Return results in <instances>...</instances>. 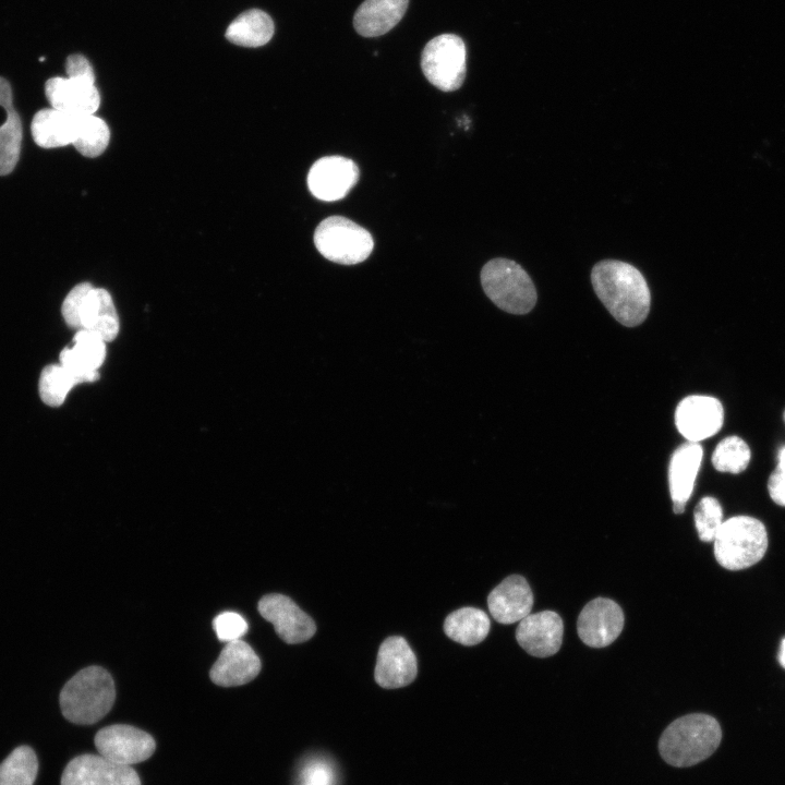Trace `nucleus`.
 <instances>
[{
  "label": "nucleus",
  "instance_id": "nucleus-1",
  "mask_svg": "<svg viewBox=\"0 0 785 785\" xmlns=\"http://www.w3.org/2000/svg\"><path fill=\"white\" fill-rule=\"evenodd\" d=\"M593 289L620 324L633 327L648 316L651 293L643 275L631 264L603 259L591 271Z\"/></svg>",
  "mask_w": 785,
  "mask_h": 785
},
{
  "label": "nucleus",
  "instance_id": "nucleus-2",
  "mask_svg": "<svg viewBox=\"0 0 785 785\" xmlns=\"http://www.w3.org/2000/svg\"><path fill=\"white\" fill-rule=\"evenodd\" d=\"M721 739L722 729L714 717L693 713L675 720L666 727L660 738L659 750L668 764L690 766L709 758Z\"/></svg>",
  "mask_w": 785,
  "mask_h": 785
},
{
  "label": "nucleus",
  "instance_id": "nucleus-3",
  "mask_svg": "<svg viewBox=\"0 0 785 785\" xmlns=\"http://www.w3.org/2000/svg\"><path fill=\"white\" fill-rule=\"evenodd\" d=\"M114 699L111 675L100 666H88L63 686L60 706L68 721L88 725L100 721L111 710Z\"/></svg>",
  "mask_w": 785,
  "mask_h": 785
},
{
  "label": "nucleus",
  "instance_id": "nucleus-4",
  "mask_svg": "<svg viewBox=\"0 0 785 785\" xmlns=\"http://www.w3.org/2000/svg\"><path fill=\"white\" fill-rule=\"evenodd\" d=\"M714 556L728 570H740L757 564L768 548L764 524L750 516H735L723 521L714 540Z\"/></svg>",
  "mask_w": 785,
  "mask_h": 785
},
{
  "label": "nucleus",
  "instance_id": "nucleus-5",
  "mask_svg": "<svg viewBox=\"0 0 785 785\" xmlns=\"http://www.w3.org/2000/svg\"><path fill=\"white\" fill-rule=\"evenodd\" d=\"M65 323L76 329H87L105 342L119 333V316L110 293L88 282L76 285L62 303Z\"/></svg>",
  "mask_w": 785,
  "mask_h": 785
},
{
  "label": "nucleus",
  "instance_id": "nucleus-6",
  "mask_svg": "<svg viewBox=\"0 0 785 785\" xmlns=\"http://www.w3.org/2000/svg\"><path fill=\"white\" fill-rule=\"evenodd\" d=\"M481 283L488 299L505 312L526 314L538 299L528 273L515 261L494 258L481 270Z\"/></svg>",
  "mask_w": 785,
  "mask_h": 785
},
{
  "label": "nucleus",
  "instance_id": "nucleus-7",
  "mask_svg": "<svg viewBox=\"0 0 785 785\" xmlns=\"http://www.w3.org/2000/svg\"><path fill=\"white\" fill-rule=\"evenodd\" d=\"M314 244L325 258L342 265L365 261L374 247L366 229L341 216L327 217L316 227Z\"/></svg>",
  "mask_w": 785,
  "mask_h": 785
},
{
  "label": "nucleus",
  "instance_id": "nucleus-8",
  "mask_svg": "<svg viewBox=\"0 0 785 785\" xmlns=\"http://www.w3.org/2000/svg\"><path fill=\"white\" fill-rule=\"evenodd\" d=\"M466 46L454 34H442L430 40L421 56V68L427 81L443 92L458 89L466 77Z\"/></svg>",
  "mask_w": 785,
  "mask_h": 785
},
{
  "label": "nucleus",
  "instance_id": "nucleus-9",
  "mask_svg": "<svg viewBox=\"0 0 785 785\" xmlns=\"http://www.w3.org/2000/svg\"><path fill=\"white\" fill-rule=\"evenodd\" d=\"M95 746L104 758L130 766L147 760L156 749V742L148 733L124 724L109 725L98 730Z\"/></svg>",
  "mask_w": 785,
  "mask_h": 785
},
{
  "label": "nucleus",
  "instance_id": "nucleus-10",
  "mask_svg": "<svg viewBox=\"0 0 785 785\" xmlns=\"http://www.w3.org/2000/svg\"><path fill=\"white\" fill-rule=\"evenodd\" d=\"M61 785H141V780L130 765L114 763L100 754L86 753L67 764Z\"/></svg>",
  "mask_w": 785,
  "mask_h": 785
},
{
  "label": "nucleus",
  "instance_id": "nucleus-11",
  "mask_svg": "<svg viewBox=\"0 0 785 785\" xmlns=\"http://www.w3.org/2000/svg\"><path fill=\"white\" fill-rule=\"evenodd\" d=\"M257 608L259 614L274 625L278 637L287 643L304 642L316 632L314 620L283 594L264 595Z\"/></svg>",
  "mask_w": 785,
  "mask_h": 785
},
{
  "label": "nucleus",
  "instance_id": "nucleus-12",
  "mask_svg": "<svg viewBox=\"0 0 785 785\" xmlns=\"http://www.w3.org/2000/svg\"><path fill=\"white\" fill-rule=\"evenodd\" d=\"M723 422V406L716 398L710 396H688L678 403L675 411L678 432L692 443H699L716 434Z\"/></svg>",
  "mask_w": 785,
  "mask_h": 785
},
{
  "label": "nucleus",
  "instance_id": "nucleus-13",
  "mask_svg": "<svg viewBox=\"0 0 785 785\" xmlns=\"http://www.w3.org/2000/svg\"><path fill=\"white\" fill-rule=\"evenodd\" d=\"M359 180L355 162L342 156H326L316 160L307 174V186L318 200L334 202L343 198Z\"/></svg>",
  "mask_w": 785,
  "mask_h": 785
},
{
  "label": "nucleus",
  "instance_id": "nucleus-14",
  "mask_svg": "<svg viewBox=\"0 0 785 785\" xmlns=\"http://www.w3.org/2000/svg\"><path fill=\"white\" fill-rule=\"evenodd\" d=\"M624 627V613L619 605L605 597L589 602L581 611L577 629L580 639L589 647L611 644Z\"/></svg>",
  "mask_w": 785,
  "mask_h": 785
},
{
  "label": "nucleus",
  "instance_id": "nucleus-15",
  "mask_svg": "<svg viewBox=\"0 0 785 785\" xmlns=\"http://www.w3.org/2000/svg\"><path fill=\"white\" fill-rule=\"evenodd\" d=\"M418 674V662L407 640L388 637L379 645L374 678L383 688L396 689L411 684Z\"/></svg>",
  "mask_w": 785,
  "mask_h": 785
},
{
  "label": "nucleus",
  "instance_id": "nucleus-16",
  "mask_svg": "<svg viewBox=\"0 0 785 785\" xmlns=\"http://www.w3.org/2000/svg\"><path fill=\"white\" fill-rule=\"evenodd\" d=\"M564 625L559 615L552 611L529 614L520 620L516 639L529 654L546 657L555 654L563 641Z\"/></svg>",
  "mask_w": 785,
  "mask_h": 785
},
{
  "label": "nucleus",
  "instance_id": "nucleus-17",
  "mask_svg": "<svg viewBox=\"0 0 785 785\" xmlns=\"http://www.w3.org/2000/svg\"><path fill=\"white\" fill-rule=\"evenodd\" d=\"M259 671V657L246 642L240 639L225 645L209 676L218 686L233 687L253 680Z\"/></svg>",
  "mask_w": 785,
  "mask_h": 785
},
{
  "label": "nucleus",
  "instance_id": "nucleus-18",
  "mask_svg": "<svg viewBox=\"0 0 785 785\" xmlns=\"http://www.w3.org/2000/svg\"><path fill=\"white\" fill-rule=\"evenodd\" d=\"M45 94L51 108L77 116L94 114L100 104L95 83L68 76L49 78Z\"/></svg>",
  "mask_w": 785,
  "mask_h": 785
},
{
  "label": "nucleus",
  "instance_id": "nucleus-19",
  "mask_svg": "<svg viewBox=\"0 0 785 785\" xmlns=\"http://www.w3.org/2000/svg\"><path fill=\"white\" fill-rule=\"evenodd\" d=\"M487 606L492 617L500 624L520 621L531 614V588L523 577L511 575L491 591Z\"/></svg>",
  "mask_w": 785,
  "mask_h": 785
},
{
  "label": "nucleus",
  "instance_id": "nucleus-20",
  "mask_svg": "<svg viewBox=\"0 0 785 785\" xmlns=\"http://www.w3.org/2000/svg\"><path fill=\"white\" fill-rule=\"evenodd\" d=\"M703 449L699 443L688 442L673 454L668 468V483L674 511L681 514L692 494L701 466Z\"/></svg>",
  "mask_w": 785,
  "mask_h": 785
},
{
  "label": "nucleus",
  "instance_id": "nucleus-21",
  "mask_svg": "<svg viewBox=\"0 0 785 785\" xmlns=\"http://www.w3.org/2000/svg\"><path fill=\"white\" fill-rule=\"evenodd\" d=\"M74 345L60 353V364L80 375L85 383L98 379V369L105 361L106 345L96 334L77 329Z\"/></svg>",
  "mask_w": 785,
  "mask_h": 785
},
{
  "label": "nucleus",
  "instance_id": "nucleus-22",
  "mask_svg": "<svg viewBox=\"0 0 785 785\" xmlns=\"http://www.w3.org/2000/svg\"><path fill=\"white\" fill-rule=\"evenodd\" d=\"M80 117L53 108L37 111L31 123L35 143L44 148H56L73 144Z\"/></svg>",
  "mask_w": 785,
  "mask_h": 785
},
{
  "label": "nucleus",
  "instance_id": "nucleus-23",
  "mask_svg": "<svg viewBox=\"0 0 785 785\" xmlns=\"http://www.w3.org/2000/svg\"><path fill=\"white\" fill-rule=\"evenodd\" d=\"M409 0H365L355 11L353 26L364 37L389 32L403 16Z\"/></svg>",
  "mask_w": 785,
  "mask_h": 785
},
{
  "label": "nucleus",
  "instance_id": "nucleus-24",
  "mask_svg": "<svg viewBox=\"0 0 785 785\" xmlns=\"http://www.w3.org/2000/svg\"><path fill=\"white\" fill-rule=\"evenodd\" d=\"M0 106L7 112V119L0 125V176H5L11 173L17 164L23 129L13 107L11 86L3 77H0Z\"/></svg>",
  "mask_w": 785,
  "mask_h": 785
},
{
  "label": "nucleus",
  "instance_id": "nucleus-25",
  "mask_svg": "<svg viewBox=\"0 0 785 785\" xmlns=\"http://www.w3.org/2000/svg\"><path fill=\"white\" fill-rule=\"evenodd\" d=\"M487 614L475 607H462L450 613L444 621V631L451 640L462 645H475L490 632Z\"/></svg>",
  "mask_w": 785,
  "mask_h": 785
},
{
  "label": "nucleus",
  "instance_id": "nucleus-26",
  "mask_svg": "<svg viewBox=\"0 0 785 785\" xmlns=\"http://www.w3.org/2000/svg\"><path fill=\"white\" fill-rule=\"evenodd\" d=\"M274 34L270 16L262 10L251 9L233 20L226 31V38L243 47H259L267 44Z\"/></svg>",
  "mask_w": 785,
  "mask_h": 785
},
{
  "label": "nucleus",
  "instance_id": "nucleus-27",
  "mask_svg": "<svg viewBox=\"0 0 785 785\" xmlns=\"http://www.w3.org/2000/svg\"><path fill=\"white\" fill-rule=\"evenodd\" d=\"M84 379L62 364L47 365L40 373L38 389L41 400L50 407H59L67 395Z\"/></svg>",
  "mask_w": 785,
  "mask_h": 785
},
{
  "label": "nucleus",
  "instance_id": "nucleus-28",
  "mask_svg": "<svg viewBox=\"0 0 785 785\" xmlns=\"http://www.w3.org/2000/svg\"><path fill=\"white\" fill-rule=\"evenodd\" d=\"M38 761L28 746L15 748L0 764V785H33Z\"/></svg>",
  "mask_w": 785,
  "mask_h": 785
},
{
  "label": "nucleus",
  "instance_id": "nucleus-29",
  "mask_svg": "<svg viewBox=\"0 0 785 785\" xmlns=\"http://www.w3.org/2000/svg\"><path fill=\"white\" fill-rule=\"evenodd\" d=\"M110 131L107 123L94 116H81L73 146L85 157H97L108 146Z\"/></svg>",
  "mask_w": 785,
  "mask_h": 785
},
{
  "label": "nucleus",
  "instance_id": "nucleus-30",
  "mask_svg": "<svg viewBox=\"0 0 785 785\" xmlns=\"http://www.w3.org/2000/svg\"><path fill=\"white\" fill-rule=\"evenodd\" d=\"M751 451L748 444L738 436L722 439L712 455V464L720 472L740 473L749 464Z\"/></svg>",
  "mask_w": 785,
  "mask_h": 785
},
{
  "label": "nucleus",
  "instance_id": "nucleus-31",
  "mask_svg": "<svg viewBox=\"0 0 785 785\" xmlns=\"http://www.w3.org/2000/svg\"><path fill=\"white\" fill-rule=\"evenodd\" d=\"M695 524L698 535L703 542H711L723 523V510L718 500L704 496L695 509Z\"/></svg>",
  "mask_w": 785,
  "mask_h": 785
},
{
  "label": "nucleus",
  "instance_id": "nucleus-32",
  "mask_svg": "<svg viewBox=\"0 0 785 785\" xmlns=\"http://www.w3.org/2000/svg\"><path fill=\"white\" fill-rule=\"evenodd\" d=\"M213 627L220 641L226 643L240 640L247 631L246 620L235 612H224L213 620Z\"/></svg>",
  "mask_w": 785,
  "mask_h": 785
},
{
  "label": "nucleus",
  "instance_id": "nucleus-33",
  "mask_svg": "<svg viewBox=\"0 0 785 785\" xmlns=\"http://www.w3.org/2000/svg\"><path fill=\"white\" fill-rule=\"evenodd\" d=\"M301 785H335L336 775L334 769L325 759H311L303 765L300 772Z\"/></svg>",
  "mask_w": 785,
  "mask_h": 785
},
{
  "label": "nucleus",
  "instance_id": "nucleus-34",
  "mask_svg": "<svg viewBox=\"0 0 785 785\" xmlns=\"http://www.w3.org/2000/svg\"><path fill=\"white\" fill-rule=\"evenodd\" d=\"M65 72L68 77L95 83L94 70L89 61L82 55L74 53L68 57Z\"/></svg>",
  "mask_w": 785,
  "mask_h": 785
},
{
  "label": "nucleus",
  "instance_id": "nucleus-35",
  "mask_svg": "<svg viewBox=\"0 0 785 785\" xmlns=\"http://www.w3.org/2000/svg\"><path fill=\"white\" fill-rule=\"evenodd\" d=\"M770 497L780 506H785V471L776 467L768 481Z\"/></svg>",
  "mask_w": 785,
  "mask_h": 785
},
{
  "label": "nucleus",
  "instance_id": "nucleus-36",
  "mask_svg": "<svg viewBox=\"0 0 785 785\" xmlns=\"http://www.w3.org/2000/svg\"><path fill=\"white\" fill-rule=\"evenodd\" d=\"M777 461V468L785 471V447L780 450Z\"/></svg>",
  "mask_w": 785,
  "mask_h": 785
},
{
  "label": "nucleus",
  "instance_id": "nucleus-37",
  "mask_svg": "<svg viewBox=\"0 0 785 785\" xmlns=\"http://www.w3.org/2000/svg\"><path fill=\"white\" fill-rule=\"evenodd\" d=\"M778 661L781 665L785 668V638L781 642L780 651H778Z\"/></svg>",
  "mask_w": 785,
  "mask_h": 785
},
{
  "label": "nucleus",
  "instance_id": "nucleus-38",
  "mask_svg": "<svg viewBox=\"0 0 785 785\" xmlns=\"http://www.w3.org/2000/svg\"><path fill=\"white\" fill-rule=\"evenodd\" d=\"M783 416H784V422H785V411H784V415H783Z\"/></svg>",
  "mask_w": 785,
  "mask_h": 785
}]
</instances>
